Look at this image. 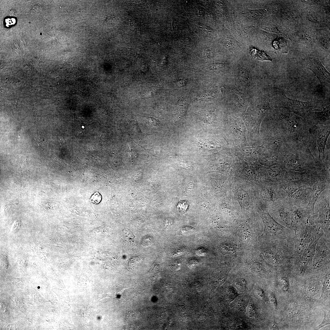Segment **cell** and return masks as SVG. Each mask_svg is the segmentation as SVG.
<instances>
[{"instance_id": "30", "label": "cell", "mask_w": 330, "mask_h": 330, "mask_svg": "<svg viewBox=\"0 0 330 330\" xmlns=\"http://www.w3.org/2000/svg\"><path fill=\"white\" fill-rule=\"evenodd\" d=\"M324 289L327 291L330 292V274L329 273H326L325 276V279L324 282Z\"/></svg>"}, {"instance_id": "5", "label": "cell", "mask_w": 330, "mask_h": 330, "mask_svg": "<svg viewBox=\"0 0 330 330\" xmlns=\"http://www.w3.org/2000/svg\"><path fill=\"white\" fill-rule=\"evenodd\" d=\"M330 187L322 192L314 207V222L321 229L327 239L330 240Z\"/></svg>"}, {"instance_id": "25", "label": "cell", "mask_w": 330, "mask_h": 330, "mask_svg": "<svg viewBox=\"0 0 330 330\" xmlns=\"http://www.w3.org/2000/svg\"><path fill=\"white\" fill-rule=\"evenodd\" d=\"M235 286L239 291H244L246 289V283L245 280L243 278H239L236 281Z\"/></svg>"}, {"instance_id": "3", "label": "cell", "mask_w": 330, "mask_h": 330, "mask_svg": "<svg viewBox=\"0 0 330 330\" xmlns=\"http://www.w3.org/2000/svg\"><path fill=\"white\" fill-rule=\"evenodd\" d=\"M230 194L239 205L242 217H248L257 212L258 202L255 185L233 177Z\"/></svg>"}, {"instance_id": "21", "label": "cell", "mask_w": 330, "mask_h": 330, "mask_svg": "<svg viewBox=\"0 0 330 330\" xmlns=\"http://www.w3.org/2000/svg\"><path fill=\"white\" fill-rule=\"evenodd\" d=\"M330 186L319 180L312 187L310 200L307 207L311 215H314V205L320 194L326 187Z\"/></svg>"}, {"instance_id": "35", "label": "cell", "mask_w": 330, "mask_h": 330, "mask_svg": "<svg viewBox=\"0 0 330 330\" xmlns=\"http://www.w3.org/2000/svg\"><path fill=\"white\" fill-rule=\"evenodd\" d=\"M255 292L257 295L262 299H264L265 297V294L262 289L260 288H257L255 290Z\"/></svg>"}, {"instance_id": "4", "label": "cell", "mask_w": 330, "mask_h": 330, "mask_svg": "<svg viewBox=\"0 0 330 330\" xmlns=\"http://www.w3.org/2000/svg\"><path fill=\"white\" fill-rule=\"evenodd\" d=\"M257 212L262 219L264 226L263 232L258 238L259 243L277 239H293L294 233L276 221L266 209L258 206Z\"/></svg>"}, {"instance_id": "2", "label": "cell", "mask_w": 330, "mask_h": 330, "mask_svg": "<svg viewBox=\"0 0 330 330\" xmlns=\"http://www.w3.org/2000/svg\"><path fill=\"white\" fill-rule=\"evenodd\" d=\"M235 234L245 250L256 248L258 238L263 232V222L258 213L255 212L249 216L239 218L235 222Z\"/></svg>"}, {"instance_id": "16", "label": "cell", "mask_w": 330, "mask_h": 330, "mask_svg": "<svg viewBox=\"0 0 330 330\" xmlns=\"http://www.w3.org/2000/svg\"><path fill=\"white\" fill-rule=\"evenodd\" d=\"M310 215H314L310 213L306 207L292 205L291 216V230L294 233V236L299 233Z\"/></svg>"}, {"instance_id": "18", "label": "cell", "mask_w": 330, "mask_h": 330, "mask_svg": "<svg viewBox=\"0 0 330 330\" xmlns=\"http://www.w3.org/2000/svg\"><path fill=\"white\" fill-rule=\"evenodd\" d=\"M311 191V187H302L285 200L293 206L307 208L310 201Z\"/></svg>"}, {"instance_id": "14", "label": "cell", "mask_w": 330, "mask_h": 330, "mask_svg": "<svg viewBox=\"0 0 330 330\" xmlns=\"http://www.w3.org/2000/svg\"><path fill=\"white\" fill-rule=\"evenodd\" d=\"M306 67L311 70L318 79L322 87L326 90L330 89V75L317 57H310L306 61Z\"/></svg>"}, {"instance_id": "10", "label": "cell", "mask_w": 330, "mask_h": 330, "mask_svg": "<svg viewBox=\"0 0 330 330\" xmlns=\"http://www.w3.org/2000/svg\"><path fill=\"white\" fill-rule=\"evenodd\" d=\"M311 160L297 154L291 153L282 158L281 165L286 171L301 172L315 170Z\"/></svg>"}, {"instance_id": "8", "label": "cell", "mask_w": 330, "mask_h": 330, "mask_svg": "<svg viewBox=\"0 0 330 330\" xmlns=\"http://www.w3.org/2000/svg\"><path fill=\"white\" fill-rule=\"evenodd\" d=\"M330 257V240L324 235L316 244L313 259L309 266L310 269L317 271L325 268L329 265Z\"/></svg>"}, {"instance_id": "9", "label": "cell", "mask_w": 330, "mask_h": 330, "mask_svg": "<svg viewBox=\"0 0 330 330\" xmlns=\"http://www.w3.org/2000/svg\"><path fill=\"white\" fill-rule=\"evenodd\" d=\"M292 205L285 199L277 201L270 206L267 211L277 222L291 230V212Z\"/></svg>"}, {"instance_id": "1", "label": "cell", "mask_w": 330, "mask_h": 330, "mask_svg": "<svg viewBox=\"0 0 330 330\" xmlns=\"http://www.w3.org/2000/svg\"><path fill=\"white\" fill-rule=\"evenodd\" d=\"M265 261L276 266L292 263L295 251L293 239H277L259 243L256 248Z\"/></svg>"}, {"instance_id": "20", "label": "cell", "mask_w": 330, "mask_h": 330, "mask_svg": "<svg viewBox=\"0 0 330 330\" xmlns=\"http://www.w3.org/2000/svg\"><path fill=\"white\" fill-rule=\"evenodd\" d=\"M286 171L281 164L268 167L263 166L265 181L273 183H278L284 181Z\"/></svg>"}, {"instance_id": "12", "label": "cell", "mask_w": 330, "mask_h": 330, "mask_svg": "<svg viewBox=\"0 0 330 330\" xmlns=\"http://www.w3.org/2000/svg\"><path fill=\"white\" fill-rule=\"evenodd\" d=\"M280 100L282 106L295 113L302 114L307 112L312 109L320 108V102L311 101L305 102L288 97L282 91L280 94Z\"/></svg>"}, {"instance_id": "17", "label": "cell", "mask_w": 330, "mask_h": 330, "mask_svg": "<svg viewBox=\"0 0 330 330\" xmlns=\"http://www.w3.org/2000/svg\"><path fill=\"white\" fill-rule=\"evenodd\" d=\"M281 117L286 121L288 130L293 137L298 140L303 141V134L301 118L296 115L290 113L282 114Z\"/></svg>"}, {"instance_id": "22", "label": "cell", "mask_w": 330, "mask_h": 330, "mask_svg": "<svg viewBox=\"0 0 330 330\" xmlns=\"http://www.w3.org/2000/svg\"><path fill=\"white\" fill-rule=\"evenodd\" d=\"M278 186L280 193L284 199L290 197L300 188L295 184L286 180L278 183Z\"/></svg>"}, {"instance_id": "31", "label": "cell", "mask_w": 330, "mask_h": 330, "mask_svg": "<svg viewBox=\"0 0 330 330\" xmlns=\"http://www.w3.org/2000/svg\"><path fill=\"white\" fill-rule=\"evenodd\" d=\"M247 314L249 317H253L255 314V311L254 307L251 305L247 306L246 309Z\"/></svg>"}, {"instance_id": "39", "label": "cell", "mask_w": 330, "mask_h": 330, "mask_svg": "<svg viewBox=\"0 0 330 330\" xmlns=\"http://www.w3.org/2000/svg\"><path fill=\"white\" fill-rule=\"evenodd\" d=\"M272 327H273V329H278V328L277 327V326L275 324H274L273 325Z\"/></svg>"}, {"instance_id": "23", "label": "cell", "mask_w": 330, "mask_h": 330, "mask_svg": "<svg viewBox=\"0 0 330 330\" xmlns=\"http://www.w3.org/2000/svg\"><path fill=\"white\" fill-rule=\"evenodd\" d=\"M330 110L329 105L324 107L321 112L308 113V116L317 121L324 122L330 119Z\"/></svg>"}, {"instance_id": "33", "label": "cell", "mask_w": 330, "mask_h": 330, "mask_svg": "<svg viewBox=\"0 0 330 330\" xmlns=\"http://www.w3.org/2000/svg\"><path fill=\"white\" fill-rule=\"evenodd\" d=\"M194 231L193 228L191 227L185 226L182 228V233L185 234H189Z\"/></svg>"}, {"instance_id": "15", "label": "cell", "mask_w": 330, "mask_h": 330, "mask_svg": "<svg viewBox=\"0 0 330 330\" xmlns=\"http://www.w3.org/2000/svg\"><path fill=\"white\" fill-rule=\"evenodd\" d=\"M318 241H313L299 254H295L293 262L298 266L299 273L303 276L311 264Z\"/></svg>"}, {"instance_id": "19", "label": "cell", "mask_w": 330, "mask_h": 330, "mask_svg": "<svg viewBox=\"0 0 330 330\" xmlns=\"http://www.w3.org/2000/svg\"><path fill=\"white\" fill-rule=\"evenodd\" d=\"M330 134L329 127L320 129L316 134L317 145L318 151V161L315 162L325 167H329L325 161V149L327 141Z\"/></svg>"}, {"instance_id": "7", "label": "cell", "mask_w": 330, "mask_h": 330, "mask_svg": "<svg viewBox=\"0 0 330 330\" xmlns=\"http://www.w3.org/2000/svg\"><path fill=\"white\" fill-rule=\"evenodd\" d=\"M258 206L266 209L275 202L284 199L279 189L278 183L264 181L255 185Z\"/></svg>"}, {"instance_id": "24", "label": "cell", "mask_w": 330, "mask_h": 330, "mask_svg": "<svg viewBox=\"0 0 330 330\" xmlns=\"http://www.w3.org/2000/svg\"><path fill=\"white\" fill-rule=\"evenodd\" d=\"M250 52L251 56L254 59L261 61H272L270 56L263 50H259L253 46L250 47Z\"/></svg>"}, {"instance_id": "36", "label": "cell", "mask_w": 330, "mask_h": 330, "mask_svg": "<svg viewBox=\"0 0 330 330\" xmlns=\"http://www.w3.org/2000/svg\"><path fill=\"white\" fill-rule=\"evenodd\" d=\"M315 290H316V289L314 287H311L309 288L308 289L307 292L308 295L310 296L314 295L315 292Z\"/></svg>"}, {"instance_id": "6", "label": "cell", "mask_w": 330, "mask_h": 330, "mask_svg": "<svg viewBox=\"0 0 330 330\" xmlns=\"http://www.w3.org/2000/svg\"><path fill=\"white\" fill-rule=\"evenodd\" d=\"M263 166L255 162L239 161L235 163L232 176L257 185L265 181Z\"/></svg>"}, {"instance_id": "11", "label": "cell", "mask_w": 330, "mask_h": 330, "mask_svg": "<svg viewBox=\"0 0 330 330\" xmlns=\"http://www.w3.org/2000/svg\"><path fill=\"white\" fill-rule=\"evenodd\" d=\"M284 180L292 182L300 188L312 187L320 180L315 170L301 172L286 171Z\"/></svg>"}, {"instance_id": "38", "label": "cell", "mask_w": 330, "mask_h": 330, "mask_svg": "<svg viewBox=\"0 0 330 330\" xmlns=\"http://www.w3.org/2000/svg\"><path fill=\"white\" fill-rule=\"evenodd\" d=\"M2 303L0 304V309L2 310H3L5 308V306Z\"/></svg>"}, {"instance_id": "26", "label": "cell", "mask_w": 330, "mask_h": 330, "mask_svg": "<svg viewBox=\"0 0 330 330\" xmlns=\"http://www.w3.org/2000/svg\"><path fill=\"white\" fill-rule=\"evenodd\" d=\"M123 234L126 241L132 244L134 243L135 237L128 229L126 228L123 230Z\"/></svg>"}, {"instance_id": "32", "label": "cell", "mask_w": 330, "mask_h": 330, "mask_svg": "<svg viewBox=\"0 0 330 330\" xmlns=\"http://www.w3.org/2000/svg\"><path fill=\"white\" fill-rule=\"evenodd\" d=\"M269 299L270 303L275 307H277V303L276 299L273 293H271L270 294Z\"/></svg>"}, {"instance_id": "37", "label": "cell", "mask_w": 330, "mask_h": 330, "mask_svg": "<svg viewBox=\"0 0 330 330\" xmlns=\"http://www.w3.org/2000/svg\"><path fill=\"white\" fill-rule=\"evenodd\" d=\"M186 81L185 80L181 79L178 80L177 82V84H178V86H184L186 84Z\"/></svg>"}, {"instance_id": "13", "label": "cell", "mask_w": 330, "mask_h": 330, "mask_svg": "<svg viewBox=\"0 0 330 330\" xmlns=\"http://www.w3.org/2000/svg\"><path fill=\"white\" fill-rule=\"evenodd\" d=\"M219 209L224 218L234 223L237 219L242 217L239 205L230 193L224 196L220 201Z\"/></svg>"}, {"instance_id": "27", "label": "cell", "mask_w": 330, "mask_h": 330, "mask_svg": "<svg viewBox=\"0 0 330 330\" xmlns=\"http://www.w3.org/2000/svg\"><path fill=\"white\" fill-rule=\"evenodd\" d=\"M286 44L285 41L283 39L279 38L274 41L273 45L275 49L280 50L284 49L283 47H285Z\"/></svg>"}, {"instance_id": "34", "label": "cell", "mask_w": 330, "mask_h": 330, "mask_svg": "<svg viewBox=\"0 0 330 330\" xmlns=\"http://www.w3.org/2000/svg\"><path fill=\"white\" fill-rule=\"evenodd\" d=\"M281 280L284 284L283 290L284 292H287L288 290V284L287 279L285 277H283L281 278Z\"/></svg>"}, {"instance_id": "29", "label": "cell", "mask_w": 330, "mask_h": 330, "mask_svg": "<svg viewBox=\"0 0 330 330\" xmlns=\"http://www.w3.org/2000/svg\"><path fill=\"white\" fill-rule=\"evenodd\" d=\"M324 317L323 320L321 324L315 328L317 329H320L324 326L330 324L329 317L328 316L326 313H325L324 311Z\"/></svg>"}, {"instance_id": "28", "label": "cell", "mask_w": 330, "mask_h": 330, "mask_svg": "<svg viewBox=\"0 0 330 330\" xmlns=\"http://www.w3.org/2000/svg\"><path fill=\"white\" fill-rule=\"evenodd\" d=\"M101 200V196L98 192L95 193L91 197L90 201L94 204L99 203Z\"/></svg>"}]
</instances>
